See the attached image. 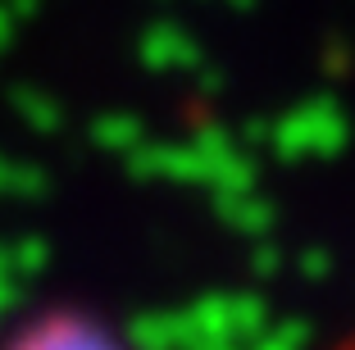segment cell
Instances as JSON below:
<instances>
[{
	"instance_id": "1",
	"label": "cell",
	"mask_w": 355,
	"mask_h": 350,
	"mask_svg": "<svg viewBox=\"0 0 355 350\" xmlns=\"http://www.w3.org/2000/svg\"><path fill=\"white\" fill-rule=\"evenodd\" d=\"M14 350H119L114 341L105 337L96 323L87 319H73V314H51V319L32 323Z\"/></svg>"
},
{
	"instance_id": "2",
	"label": "cell",
	"mask_w": 355,
	"mask_h": 350,
	"mask_svg": "<svg viewBox=\"0 0 355 350\" xmlns=\"http://www.w3.org/2000/svg\"><path fill=\"white\" fill-rule=\"evenodd\" d=\"M337 350H355V337H346V341H342V346H337Z\"/></svg>"
}]
</instances>
